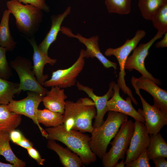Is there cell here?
I'll use <instances>...</instances> for the list:
<instances>
[{"label": "cell", "mask_w": 167, "mask_h": 167, "mask_svg": "<svg viewBox=\"0 0 167 167\" xmlns=\"http://www.w3.org/2000/svg\"><path fill=\"white\" fill-rule=\"evenodd\" d=\"M47 139L57 140L65 144L81 159L83 165H88L94 162L96 156L89 144L91 138L88 135L75 130H67L62 124L47 127Z\"/></svg>", "instance_id": "2"}, {"label": "cell", "mask_w": 167, "mask_h": 167, "mask_svg": "<svg viewBox=\"0 0 167 167\" xmlns=\"http://www.w3.org/2000/svg\"><path fill=\"white\" fill-rule=\"evenodd\" d=\"M60 31L68 37L76 38L85 45L86 47L84 51L85 58H96L105 68L113 67L115 71L117 69V63L108 60L101 52L99 45V37L98 36H94L87 38L79 33L76 35L74 34L70 28L64 27H61Z\"/></svg>", "instance_id": "12"}, {"label": "cell", "mask_w": 167, "mask_h": 167, "mask_svg": "<svg viewBox=\"0 0 167 167\" xmlns=\"http://www.w3.org/2000/svg\"><path fill=\"white\" fill-rule=\"evenodd\" d=\"M146 149L144 150L135 160L126 165V167H150Z\"/></svg>", "instance_id": "31"}, {"label": "cell", "mask_w": 167, "mask_h": 167, "mask_svg": "<svg viewBox=\"0 0 167 167\" xmlns=\"http://www.w3.org/2000/svg\"><path fill=\"white\" fill-rule=\"evenodd\" d=\"M132 86L143 90L149 93L153 98L154 105L167 112V91L158 86L154 82L142 76L139 78L133 76L131 79Z\"/></svg>", "instance_id": "14"}, {"label": "cell", "mask_w": 167, "mask_h": 167, "mask_svg": "<svg viewBox=\"0 0 167 167\" xmlns=\"http://www.w3.org/2000/svg\"><path fill=\"white\" fill-rule=\"evenodd\" d=\"M43 96L33 91H28L27 96L21 100L13 99L7 105V108L11 112L23 115L31 119L38 126L43 136L47 139L48 134L38 122L37 113L38 107L42 102Z\"/></svg>", "instance_id": "9"}, {"label": "cell", "mask_w": 167, "mask_h": 167, "mask_svg": "<svg viewBox=\"0 0 167 167\" xmlns=\"http://www.w3.org/2000/svg\"><path fill=\"white\" fill-rule=\"evenodd\" d=\"M6 5L7 10L15 18L19 31L27 38L34 37L42 21V11L30 4L23 5L17 0L8 1Z\"/></svg>", "instance_id": "4"}, {"label": "cell", "mask_w": 167, "mask_h": 167, "mask_svg": "<svg viewBox=\"0 0 167 167\" xmlns=\"http://www.w3.org/2000/svg\"><path fill=\"white\" fill-rule=\"evenodd\" d=\"M10 140L8 132L0 131V155L15 167L25 166L26 162L17 157L12 150L9 143Z\"/></svg>", "instance_id": "24"}, {"label": "cell", "mask_w": 167, "mask_h": 167, "mask_svg": "<svg viewBox=\"0 0 167 167\" xmlns=\"http://www.w3.org/2000/svg\"><path fill=\"white\" fill-rule=\"evenodd\" d=\"M16 144L26 149L33 147V143L25 137Z\"/></svg>", "instance_id": "36"}, {"label": "cell", "mask_w": 167, "mask_h": 167, "mask_svg": "<svg viewBox=\"0 0 167 167\" xmlns=\"http://www.w3.org/2000/svg\"><path fill=\"white\" fill-rule=\"evenodd\" d=\"M108 112L106 120L101 126L94 128L89 143L91 150L101 159L122 123L128 120L127 115L113 111Z\"/></svg>", "instance_id": "3"}, {"label": "cell", "mask_w": 167, "mask_h": 167, "mask_svg": "<svg viewBox=\"0 0 167 167\" xmlns=\"http://www.w3.org/2000/svg\"><path fill=\"white\" fill-rule=\"evenodd\" d=\"M27 39L33 49L32 55L33 69L35 77L39 83L43 86L44 82L48 78L47 75H44L43 71L45 65L53 66L56 62V59L52 58L42 52L38 48L34 37Z\"/></svg>", "instance_id": "17"}, {"label": "cell", "mask_w": 167, "mask_h": 167, "mask_svg": "<svg viewBox=\"0 0 167 167\" xmlns=\"http://www.w3.org/2000/svg\"><path fill=\"white\" fill-rule=\"evenodd\" d=\"M132 0H105L108 12L120 15H127L131 11Z\"/></svg>", "instance_id": "29"}, {"label": "cell", "mask_w": 167, "mask_h": 167, "mask_svg": "<svg viewBox=\"0 0 167 167\" xmlns=\"http://www.w3.org/2000/svg\"><path fill=\"white\" fill-rule=\"evenodd\" d=\"M71 8L68 6L61 14L53 15L51 16L52 22L50 28L42 41L38 45L39 49L48 55V51L51 45L56 41L58 35L60 31L61 24L65 18L71 12Z\"/></svg>", "instance_id": "18"}, {"label": "cell", "mask_w": 167, "mask_h": 167, "mask_svg": "<svg viewBox=\"0 0 167 167\" xmlns=\"http://www.w3.org/2000/svg\"><path fill=\"white\" fill-rule=\"evenodd\" d=\"M47 146L58 155L60 162L64 167H80L83 165L79 156L68 147L65 148L55 140L48 139Z\"/></svg>", "instance_id": "20"}, {"label": "cell", "mask_w": 167, "mask_h": 167, "mask_svg": "<svg viewBox=\"0 0 167 167\" xmlns=\"http://www.w3.org/2000/svg\"><path fill=\"white\" fill-rule=\"evenodd\" d=\"M0 167H15V166L10 163L6 164L0 161Z\"/></svg>", "instance_id": "38"}, {"label": "cell", "mask_w": 167, "mask_h": 167, "mask_svg": "<svg viewBox=\"0 0 167 167\" xmlns=\"http://www.w3.org/2000/svg\"><path fill=\"white\" fill-rule=\"evenodd\" d=\"M115 83L114 81L111 82L109 84L108 92L104 95L101 96L96 95L93 92V89L84 86L79 82H77L76 84L78 89L85 92L95 104L96 113L95 118L93 126L94 128L101 126L104 122V118L105 115L108 112L106 109V104L113 94V88Z\"/></svg>", "instance_id": "16"}, {"label": "cell", "mask_w": 167, "mask_h": 167, "mask_svg": "<svg viewBox=\"0 0 167 167\" xmlns=\"http://www.w3.org/2000/svg\"><path fill=\"white\" fill-rule=\"evenodd\" d=\"M113 89V94L106 104L108 112L113 111L120 112L132 117L135 120L139 121L145 124L144 117L133 107L130 98L128 96L124 100L121 96L119 93L120 88L115 83Z\"/></svg>", "instance_id": "15"}, {"label": "cell", "mask_w": 167, "mask_h": 167, "mask_svg": "<svg viewBox=\"0 0 167 167\" xmlns=\"http://www.w3.org/2000/svg\"><path fill=\"white\" fill-rule=\"evenodd\" d=\"M9 135L10 140L15 144L25 137L20 131L15 129L11 131Z\"/></svg>", "instance_id": "34"}, {"label": "cell", "mask_w": 167, "mask_h": 167, "mask_svg": "<svg viewBox=\"0 0 167 167\" xmlns=\"http://www.w3.org/2000/svg\"><path fill=\"white\" fill-rule=\"evenodd\" d=\"M27 150L29 156L35 160L38 165H44L45 160L41 157L39 153L37 150L33 147L29 148Z\"/></svg>", "instance_id": "33"}, {"label": "cell", "mask_w": 167, "mask_h": 167, "mask_svg": "<svg viewBox=\"0 0 167 167\" xmlns=\"http://www.w3.org/2000/svg\"><path fill=\"white\" fill-rule=\"evenodd\" d=\"M146 32L143 30H138L136 32L134 37L131 39H128L121 46L116 48H108L105 50L104 54L106 56H114L117 58L120 67L117 84L122 91L127 94L132 101L137 105L138 103L135 99L130 88L125 82V66L126 60L131 52L137 46L139 42L144 37Z\"/></svg>", "instance_id": "5"}, {"label": "cell", "mask_w": 167, "mask_h": 167, "mask_svg": "<svg viewBox=\"0 0 167 167\" xmlns=\"http://www.w3.org/2000/svg\"><path fill=\"white\" fill-rule=\"evenodd\" d=\"M134 124L132 120L122 123L120 129L110 143L112 147L102 157L104 167H114L120 159H124L134 130Z\"/></svg>", "instance_id": "6"}, {"label": "cell", "mask_w": 167, "mask_h": 167, "mask_svg": "<svg viewBox=\"0 0 167 167\" xmlns=\"http://www.w3.org/2000/svg\"><path fill=\"white\" fill-rule=\"evenodd\" d=\"M84 49L81 50L77 59L69 67L53 71L51 78L44 82L43 86L48 87L58 86L64 89L75 85L77 78L84 66Z\"/></svg>", "instance_id": "8"}, {"label": "cell", "mask_w": 167, "mask_h": 167, "mask_svg": "<svg viewBox=\"0 0 167 167\" xmlns=\"http://www.w3.org/2000/svg\"><path fill=\"white\" fill-rule=\"evenodd\" d=\"M9 65L18 75L22 91L34 92L43 96L45 95L48 90L38 82L33 71V65L29 59L18 56L11 61Z\"/></svg>", "instance_id": "7"}, {"label": "cell", "mask_w": 167, "mask_h": 167, "mask_svg": "<svg viewBox=\"0 0 167 167\" xmlns=\"http://www.w3.org/2000/svg\"><path fill=\"white\" fill-rule=\"evenodd\" d=\"M167 2V0H138V5L143 17L151 20L157 10Z\"/></svg>", "instance_id": "27"}, {"label": "cell", "mask_w": 167, "mask_h": 167, "mask_svg": "<svg viewBox=\"0 0 167 167\" xmlns=\"http://www.w3.org/2000/svg\"><path fill=\"white\" fill-rule=\"evenodd\" d=\"M136 93L139 97L143 109H138V111L144 117L145 126L148 134H156L159 132L161 128L167 125V112L159 109L154 105L148 104L140 93L139 90L133 86Z\"/></svg>", "instance_id": "11"}, {"label": "cell", "mask_w": 167, "mask_h": 167, "mask_svg": "<svg viewBox=\"0 0 167 167\" xmlns=\"http://www.w3.org/2000/svg\"><path fill=\"white\" fill-rule=\"evenodd\" d=\"M165 158L164 157H158L152 160L156 167H167V161Z\"/></svg>", "instance_id": "35"}, {"label": "cell", "mask_w": 167, "mask_h": 167, "mask_svg": "<svg viewBox=\"0 0 167 167\" xmlns=\"http://www.w3.org/2000/svg\"><path fill=\"white\" fill-rule=\"evenodd\" d=\"M20 3L33 6L46 12L49 11L50 8L45 0H17Z\"/></svg>", "instance_id": "32"}, {"label": "cell", "mask_w": 167, "mask_h": 167, "mask_svg": "<svg viewBox=\"0 0 167 167\" xmlns=\"http://www.w3.org/2000/svg\"><path fill=\"white\" fill-rule=\"evenodd\" d=\"M10 14L7 9L5 10L0 23V46L6 48L8 51H13L17 44L12 36L9 28Z\"/></svg>", "instance_id": "23"}, {"label": "cell", "mask_w": 167, "mask_h": 167, "mask_svg": "<svg viewBox=\"0 0 167 167\" xmlns=\"http://www.w3.org/2000/svg\"><path fill=\"white\" fill-rule=\"evenodd\" d=\"M63 115L45 108L38 109L37 118L38 122L47 127H54L62 124Z\"/></svg>", "instance_id": "26"}, {"label": "cell", "mask_w": 167, "mask_h": 167, "mask_svg": "<svg viewBox=\"0 0 167 167\" xmlns=\"http://www.w3.org/2000/svg\"><path fill=\"white\" fill-rule=\"evenodd\" d=\"M19 83L0 78V105H7L21 92Z\"/></svg>", "instance_id": "25"}, {"label": "cell", "mask_w": 167, "mask_h": 167, "mask_svg": "<svg viewBox=\"0 0 167 167\" xmlns=\"http://www.w3.org/2000/svg\"><path fill=\"white\" fill-rule=\"evenodd\" d=\"M163 34L157 32L155 35L148 42L140 44L133 50L132 54L127 58L125 64V69L130 71L133 69L139 72L142 75L154 82L157 85L161 84V81L153 77L146 69L144 61L149 54V50L157 39L161 38Z\"/></svg>", "instance_id": "10"}, {"label": "cell", "mask_w": 167, "mask_h": 167, "mask_svg": "<svg viewBox=\"0 0 167 167\" xmlns=\"http://www.w3.org/2000/svg\"><path fill=\"white\" fill-rule=\"evenodd\" d=\"M151 20L157 32L163 35L167 32V2L157 10Z\"/></svg>", "instance_id": "28"}, {"label": "cell", "mask_w": 167, "mask_h": 167, "mask_svg": "<svg viewBox=\"0 0 167 167\" xmlns=\"http://www.w3.org/2000/svg\"><path fill=\"white\" fill-rule=\"evenodd\" d=\"M124 159H122V160L119 163H117L115 165V167H125V164L124 161Z\"/></svg>", "instance_id": "39"}, {"label": "cell", "mask_w": 167, "mask_h": 167, "mask_svg": "<svg viewBox=\"0 0 167 167\" xmlns=\"http://www.w3.org/2000/svg\"><path fill=\"white\" fill-rule=\"evenodd\" d=\"M134 124L133 135L126 153L125 165L136 159L146 149L150 141V136L144 123L135 120Z\"/></svg>", "instance_id": "13"}, {"label": "cell", "mask_w": 167, "mask_h": 167, "mask_svg": "<svg viewBox=\"0 0 167 167\" xmlns=\"http://www.w3.org/2000/svg\"><path fill=\"white\" fill-rule=\"evenodd\" d=\"M150 141L146 148L149 160L158 157H167V143L159 132L150 135Z\"/></svg>", "instance_id": "22"}, {"label": "cell", "mask_w": 167, "mask_h": 167, "mask_svg": "<svg viewBox=\"0 0 167 167\" xmlns=\"http://www.w3.org/2000/svg\"><path fill=\"white\" fill-rule=\"evenodd\" d=\"M21 115L10 111L7 105H0V131L10 133L20 124Z\"/></svg>", "instance_id": "21"}, {"label": "cell", "mask_w": 167, "mask_h": 167, "mask_svg": "<svg viewBox=\"0 0 167 167\" xmlns=\"http://www.w3.org/2000/svg\"><path fill=\"white\" fill-rule=\"evenodd\" d=\"M6 48L0 46V78L9 79L12 75L11 68L8 64L6 56Z\"/></svg>", "instance_id": "30"}, {"label": "cell", "mask_w": 167, "mask_h": 167, "mask_svg": "<svg viewBox=\"0 0 167 167\" xmlns=\"http://www.w3.org/2000/svg\"><path fill=\"white\" fill-rule=\"evenodd\" d=\"M96 113L95 104L88 97L79 99L76 101H65L62 125L67 130H72L92 133L94 128L92 120Z\"/></svg>", "instance_id": "1"}, {"label": "cell", "mask_w": 167, "mask_h": 167, "mask_svg": "<svg viewBox=\"0 0 167 167\" xmlns=\"http://www.w3.org/2000/svg\"><path fill=\"white\" fill-rule=\"evenodd\" d=\"M67 96L64 88L58 86L51 87L43 97L42 102L45 108L63 114L65 108V100Z\"/></svg>", "instance_id": "19"}, {"label": "cell", "mask_w": 167, "mask_h": 167, "mask_svg": "<svg viewBox=\"0 0 167 167\" xmlns=\"http://www.w3.org/2000/svg\"><path fill=\"white\" fill-rule=\"evenodd\" d=\"M155 46L156 48H164L167 47V32L164 34L163 38L161 41L155 44Z\"/></svg>", "instance_id": "37"}]
</instances>
